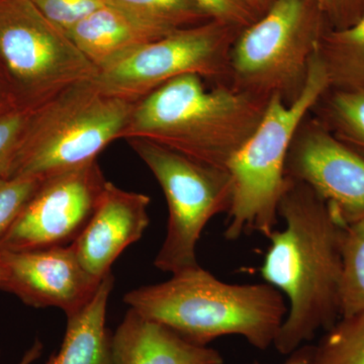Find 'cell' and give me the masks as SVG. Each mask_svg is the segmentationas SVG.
<instances>
[{"label":"cell","mask_w":364,"mask_h":364,"mask_svg":"<svg viewBox=\"0 0 364 364\" xmlns=\"http://www.w3.org/2000/svg\"><path fill=\"white\" fill-rule=\"evenodd\" d=\"M279 215L286 228L268 237L270 246L260 273L289 299V312L273 343L279 353L289 355L341 318L346 225L310 186L291 177Z\"/></svg>","instance_id":"cell-1"},{"label":"cell","mask_w":364,"mask_h":364,"mask_svg":"<svg viewBox=\"0 0 364 364\" xmlns=\"http://www.w3.org/2000/svg\"><path fill=\"white\" fill-rule=\"evenodd\" d=\"M124 301L191 343L208 346L239 335L259 350L274 343L289 312L284 294L272 284H228L200 264L133 289Z\"/></svg>","instance_id":"cell-2"},{"label":"cell","mask_w":364,"mask_h":364,"mask_svg":"<svg viewBox=\"0 0 364 364\" xmlns=\"http://www.w3.org/2000/svg\"><path fill=\"white\" fill-rule=\"evenodd\" d=\"M195 74L170 80L136 102L119 139L141 138L203 164L228 163L259 126L269 100L228 85L208 90Z\"/></svg>","instance_id":"cell-3"},{"label":"cell","mask_w":364,"mask_h":364,"mask_svg":"<svg viewBox=\"0 0 364 364\" xmlns=\"http://www.w3.org/2000/svg\"><path fill=\"white\" fill-rule=\"evenodd\" d=\"M329 87L316 53L298 100L286 105L279 97L270 98L259 126L227 165L233 181L224 232L228 240L254 233L268 238L275 231L280 200L289 183L286 173L289 148L299 126Z\"/></svg>","instance_id":"cell-4"},{"label":"cell","mask_w":364,"mask_h":364,"mask_svg":"<svg viewBox=\"0 0 364 364\" xmlns=\"http://www.w3.org/2000/svg\"><path fill=\"white\" fill-rule=\"evenodd\" d=\"M136 105L102 92L95 80L70 86L31 112L7 178L45 179L97 160Z\"/></svg>","instance_id":"cell-5"},{"label":"cell","mask_w":364,"mask_h":364,"mask_svg":"<svg viewBox=\"0 0 364 364\" xmlns=\"http://www.w3.org/2000/svg\"><path fill=\"white\" fill-rule=\"evenodd\" d=\"M331 30L310 0H274L235 40L228 85L255 97L296 102L323 36Z\"/></svg>","instance_id":"cell-6"},{"label":"cell","mask_w":364,"mask_h":364,"mask_svg":"<svg viewBox=\"0 0 364 364\" xmlns=\"http://www.w3.org/2000/svg\"><path fill=\"white\" fill-rule=\"evenodd\" d=\"M0 69L16 107L33 111L98 69L32 0H0Z\"/></svg>","instance_id":"cell-7"},{"label":"cell","mask_w":364,"mask_h":364,"mask_svg":"<svg viewBox=\"0 0 364 364\" xmlns=\"http://www.w3.org/2000/svg\"><path fill=\"white\" fill-rule=\"evenodd\" d=\"M127 142L159 182L168 207L166 236L154 267L171 274L198 265L196 246L208 223L233 198L228 169L203 164L146 139Z\"/></svg>","instance_id":"cell-8"},{"label":"cell","mask_w":364,"mask_h":364,"mask_svg":"<svg viewBox=\"0 0 364 364\" xmlns=\"http://www.w3.org/2000/svg\"><path fill=\"white\" fill-rule=\"evenodd\" d=\"M242 30L215 20L182 28L102 69L95 82L107 95L135 102L189 74L228 85L230 55Z\"/></svg>","instance_id":"cell-9"},{"label":"cell","mask_w":364,"mask_h":364,"mask_svg":"<svg viewBox=\"0 0 364 364\" xmlns=\"http://www.w3.org/2000/svg\"><path fill=\"white\" fill-rule=\"evenodd\" d=\"M107 182L97 159L42 179L0 239V251L71 245L95 214Z\"/></svg>","instance_id":"cell-10"},{"label":"cell","mask_w":364,"mask_h":364,"mask_svg":"<svg viewBox=\"0 0 364 364\" xmlns=\"http://www.w3.org/2000/svg\"><path fill=\"white\" fill-rule=\"evenodd\" d=\"M287 176L304 182L346 226L364 220V155L306 117L289 148Z\"/></svg>","instance_id":"cell-11"},{"label":"cell","mask_w":364,"mask_h":364,"mask_svg":"<svg viewBox=\"0 0 364 364\" xmlns=\"http://www.w3.org/2000/svg\"><path fill=\"white\" fill-rule=\"evenodd\" d=\"M0 289L33 308H57L66 317L97 294L102 280L81 264L71 245L28 251H0Z\"/></svg>","instance_id":"cell-12"},{"label":"cell","mask_w":364,"mask_h":364,"mask_svg":"<svg viewBox=\"0 0 364 364\" xmlns=\"http://www.w3.org/2000/svg\"><path fill=\"white\" fill-rule=\"evenodd\" d=\"M151 200L144 193L119 188L107 181L95 214L71 244L82 267L102 280L117 258L142 238L149 226Z\"/></svg>","instance_id":"cell-13"},{"label":"cell","mask_w":364,"mask_h":364,"mask_svg":"<svg viewBox=\"0 0 364 364\" xmlns=\"http://www.w3.org/2000/svg\"><path fill=\"white\" fill-rule=\"evenodd\" d=\"M116 364H224L219 351L191 343L133 309L112 334Z\"/></svg>","instance_id":"cell-14"},{"label":"cell","mask_w":364,"mask_h":364,"mask_svg":"<svg viewBox=\"0 0 364 364\" xmlns=\"http://www.w3.org/2000/svg\"><path fill=\"white\" fill-rule=\"evenodd\" d=\"M67 35L98 72L160 40L109 4L72 26Z\"/></svg>","instance_id":"cell-15"},{"label":"cell","mask_w":364,"mask_h":364,"mask_svg":"<svg viewBox=\"0 0 364 364\" xmlns=\"http://www.w3.org/2000/svg\"><path fill=\"white\" fill-rule=\"evenodd\" d=\"M114 275H105L97 294L79 312L67 317L63 342L46 364H116L112 334L107 328V309Z\"/></svg>","instance_id":"cell-16"},{"label":"cell","mask_w":364,"mask_h":364,"mask_svg":"<svg viewBox=\"0 0 364 364\" xmlns=\"http://www.w3.org/2000/svg\"><path fill=\"white\" fill-rule=\"evenodd\" d=\"M330 87L364 90V14L358 23L344 30H329L318 46Z\"/></svg>","instance_id":"cell-17"},{"label":"cell","mask_w":364,"mask_h":364,"mask_svg":"<svg viewBox=\"0 0 364 364\" xmlns=\"http://www.w3.org/2000/svg\"><path fill=\"white\" fill-rule=\"evenodd\" d=\"M158 39L212 20L193 0H107Z\"/></svg>","instance_id":"cell-18"},{"label":"cell","mask_w":364,"mask_h":364,"mask_svg":"<svg viewBox=\"0 0 364 364\" xmlns=\"http://www.w3.org/2000/svg\"><path fill=\"white\" fill-rule=\"evenodd\" d=\"M311 112L333 136L364 155V90L329 87Z\"/></svg>","instance_id":"cell-19"},{"label":"cell","mask_w":364,"mask_h":364,"mask_svg":"<svg viewBox=\"0 0 364 364\" xmlns=\"http://www.w3.org/2000/svg\"><path fill=\"white\" fill-rule=\"evenodd\" d=\"M325 332L311 364H364V312L340 318Z\"/></svg>","instance_id":"cell-20"},{"label":"cell","mask_w":364,"mask_h":364,"mask_svg":"<svg viewBox=\"0 0 364 364\" xmlns=\"http://www.w3.org/2000/svg\"><path fill=\"white\" fill-rule=\"evenodd\" d=\"M341 317L364 312V220L345 228L342 244Z\"/></svg>","instance_id":"cell-21"},{"label":"cell","mask_w":364,"mask_h":364,"mask_svg":"<svg viewBox=\"0 0 364 364\" xmlns=\"http://www.w3.org/2000/svg\"><path fill=\"white\" fill-rule=\"evenodd\" d=\"M41 181L32 177L0 178V239L13 226Z\"/></svg>","instance_id":"cell-22"},{"label":"cell","mask_w":364,"mask_h":364,"mask_svg":"<svg viewBox=\"0 0 364 364\" xmlns=\"http://www.w3.org/2000/svg\"><path fill=\"white\" fill-rule=\"evenodd\" d=\"M48 20L68 32L81 20L107 6V0H32Z\"/></svg>","instance_id":"cell-23"},{"label":"cell","mask_w":364,"mask_h":364,"mask_svg":"<svg viewBox=\"0 0 364 364\" xmlns=\"http://www.w3.org/2000/svg\"><path fill=\"white\" fill-rule=\"evenodd\" d=\"M32 111L14 109L0 117V178H7L21 134Z\"/></svg>","instance_id":"cell-24"},{"label":"cell","mask_w":364,"mask_h":364,"mask_svg":"<svg viewBox=\"0 0 364 364\" xmlns=\"http://www.w3.org/2000/svg\"><path fill=\"white\" fill-rule=\"evenodd\" d=\"M212 20L244 28L252 25L258 16L244 0H193Z\"/></svg>","instance_id":"cell-25"},{"label":"cell","mask_w":364,"mask_h":364,"mask_svg":"<svg viewBox=\"0 0 364 364\" xmlns=\"http://www.w3.org/2000/svg\"><path fill=\"white\" fill-rule=\"evenodd\" d=\"M324 16L332 31L344 30L360 20L364 0H310Z\"/></svg>","instance_id":"cell-26"},{"label":"cell","mask_w":364,"mask_h":364,"mask_svg":"<svg viewBox=\"0 0 364 364\" xmlns=\"http://www.w3.org/2000/svg\"><path fill=\"white\" fill-rule=\"evenodd\" d=\"M14 109H18L16 100H14L6 78L4 77V73L0 69V117L13 112Z\"/></svg>","instance_id":"cell-27"},{"label":"cell","mask_w":364,"mask_h":364,"mask_svg":"<svg viewBox=\"0 0 364 364\" xmlns=\"http://www.w3.org/2000/svg\"><path fill=\"white\" fill-rule=\"evenodd\" d=\"M313 345H301L296 350L289 354V358L282 364H311L312 361ZM248 364H262L253 361Z\"/></svg>","instance_id":"cell-28"},{"label":"cell","mask_w":364,"mask_h":364,"mask_svg":"<svg viewBox=\"0 0 364 364\" xmlns=\"http://www.w3.org/2000/svg\"><path fill=\"white\" fill-rule=\"evenodd\" d=\"M43 353V344L40 340H36L32 346L26 351L18 364H33L41 358Z\"/></svg>","instance_id":"cell-29"},{"label":"cell","mask_w":364,"mask_h":364,"mask_svg":"<svg viewBox=\"0 0 364 364\" xmlns=\"http://www.w3.org/2000/svg\"><path fill=\"white\" fill-rule=\"evenodd\" d=\"M246 4L250 7L251 11H253L258 18L262 16L263 14L267 13L269 7L272 6L274 0H244Z\"/></svg>","instance_id":"cell-30"},{"label":"cell","mask_w":364,"mask_h":364,"mask_svg":"<svg viewBox=\"0 0 364 364\" xmlns=\"http://www.w3.org/2000/svg\"><path fill=\"white\" fill-rule=\"evenodd\" d=\"M2 274H4V273H2V268L0 267V282H1L2 279Z\"/></svg>","instance_id":"cell-31"}]
</instances>
